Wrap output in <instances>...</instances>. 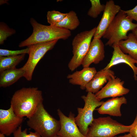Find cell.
Instances as JSON below:
<instances>
[{"label": "cell", "instance_id": "17", "mask_svg": "<svg viewBox=\"0 0 137 137\" xmlns=\"http://www.w3.org/2000/svg\"><path fill=\"white\" fill-rule=\"evenodd\" d=\"M127 103V99L124 96L113 98L104 101L100 107L95 110L101 114L121 117L122 115L120 110L121 106L122 104Z\"/></svg>", "mask_w": 137, "mask_h": 137}, {"label": "cell", "instance_id": "9", "mask_svg": "<svg viewBox=\"0 0 137 137\" xmlns=\"http://www.w3.org/2000/svg\"><path fill=\"white\" fill-rule=\"evenodd\" d=\"M24 120L16 115L11 106L7 110L0 109V131L10 136L21 125Z\"/></svg>", "mask_w": 137, "mask_h": 137}, {"label": "cell", "instance_id": "5", "mask_svg": "<svg viewBox=\"0 0 137 137\" xmlns=\"http://www.w3.org/2000/svg\"><path fill=\"white\" fill-rule=\"evenodd\" d=\"M130 125L126 126L110 117H99L94 119L89 127L87 137H114L129 132Z\"/></svg>", "mask_w": 137, "mask_h": 137}, {"label": "cell", "instance_id": "1", "mask_svg": "<svg viewBox=\"0 0 137 137\" xmlns=\"http://www.w3.org/2000/svg\"><path fill=\"white\" fill-rule=\"evenodd\" d=\"M43 100L42 92L37 88H23L14 93L10 106L16 115L28 118L43 103Z\"/></svg>", "mask_w": 137, "mask_h": 137}, {"label": "cell", "instance_id": "12", "mask_svg": "<svg viewBox=\"0 0 137 137\" xmlns=\"http://www.w3.org/2000/svg\"><path fill=\"white\" fill-rule=\"evenodd\" d=\"M124 82L118 77L111 79L106 85L95 94L99 100L108 97L113 98L128 94L130 90L123 86Z\"/></svg>", "mask_w": 137, "mask_h": 137}, {"label": "cell", "instance_id": "30", "mask_svg": "<svg viewBox=\"0 0 137 137\" xmlns=\"http://www.w3.org/2000/svg\"><path fill=\"white\" fill-rule=\"evenodd\" d=\"M115 137H133L129 133L128 134H125L123 135L118 136H115Z\"/></svg>", "mask_w": 137, "mask_h": 137}, {"label": "cell", "instance_id": "26", "mask_svg": "<svg viewBox=\"0 0 137 137\" xmlns=\"http://www.w3.org/2000/svg\"><path fill=\"white\" fill-rule=\"evenodd\" d=\"M27 130V129L26 128L22 131L21 125L13 133V137H41L38 133L35 132L30 131L28 134Z\"/></svg>", "mask_w": 137, "mask_h": 137}, {"label": "cell", "instance_id": "33", "mask_svg": "<svg viewBox=\"0 0 137 137\" xmlns=\"http://www.w3.org/2000/svg\"><path fill=\"white\" fill-rule=\"evenodd\" d=\"M115 136H114V137H115Z\"/></svg>", "mask_w": 137, "mask_h": 137}, {"label": "cell", "instance_id": "15", "mask_svg": "<svg viewBox=\"0 0 137 137\" xmlns=\"http://www.w3.org/2000/svg\"><path fill=\"white\" fill-rule=\"evenodd\" d=\"M97 72L94 67H84L80 71H77L72 74H68L67 78L69 79L70 83L79 85L81 89L84 90Z\"/></svg>", "mask_w": 137, "mask_h": 137}, {"label": "cell", "instance_id": "27", "mask_svg": "<svg viewBox=\"0 0 137 137\" xmlns=\"http://www.w3.org/2000/svg\"><path fill=\"white\" fill-rule=\"evenodd\" d=\"M124 12L129 18L132 20L135 21L137 24V5L132 9L124 10Z\"/></svg>", "mask_w": 137, "mask_h": 137}, {"label": "cell", "instance_id": "24", "mask_svg": "<svg viewBox=\"0 0 137 137\" xmlns=\"http://www.w3.org/2000/svg\"><path fill=\"white\" fill-rule=\"evenodd\" d=\"M15 30L10 28L5 23L1 22L0 24V44H3L4 41L8 37L15 33Z\"/></svg>", "mask_w": 137, "mask_h": 137}, {"label": "cell", "instance_id": "19", "mask_svg": "<svg viewBox=\"0 0 137 137\" xmlns=\"http://www.w3.org/2000/svg\"><path fill=\"white\" fill-rule=\"evenodd\" d=\"M118 46L124 53L137 61V40L132 33L128 35L127 39L120 41Z\"/></svg>", "mask_w": 137, "mask_h": 137}, {"label": "cell", "instance_id": "2", "mask_svg": "<svg viewBox=\"0 0 137 137\" xmlns=\"http://www.w3.org/2000/svg\"><path fill=\"white\" fill-rule=\"evenodd\" d=\"M30 23L33 32L27 39L21 42L19 46L22 47L31 45L48 43L56 40H65L71 35L70 30L53 25H46L38 23L31 18Z\"/></svg>", "mask_w": 137, "mask_h": 137}, {"label": "cell", "instance_id": "22", "mask_svg": "<svg viewBox=\"0 0 137 137\" xmlns=\"http://www.w3.org/2000/svg\"><path fill=\"white\" fill-rule=\"evenodd\" d=\"M91 6L87 12L88 15L93 18H97L105 8V5L101 4L99 0H90Z\"/></svg>", "mask_w": 137, "mask_h": 137}, {"label": "cell", "instance_id": "25", "mask_svg": "<svg viewBox=\"0 0 137 137\" xmlns=\"http://www.w3.org/2000/svg\"><path fill=\"white\" fill-rule=\"evenodd\" d=\"M29 50L28 47L26 48L15 50L0 49V56H10L18 55L21 54H28Z\"/></svg>", "mask_w": 137, "mask_h": 137}, {"label": "cell", "instance_id": "20", "mask_svg": "<svg viewBox=\"0 0 137 137\" xmlns=\"http://www.w3.org/2000/svg\"><path fill=\"white\" fill-rule=\"evenodd\" d=\"M80 24L77 14L73 11H71L61 22L55 26L70 30L76 29Z\"/></svg>", "mask_w": 137, "mask_h": 137}, {"label": "cell", "instance_id": "18", "mask_svg": "<svg viewBox=\"0 0 137 137\" xmlns=\"http://www.w3.org/2000/svg\"><path fill=\"white\" fill-rule=\"evenodd\" d=\"M0 87L5 88L12 85L23 77L24 71L22 67L6 70L0 72Z\"/></svg>", "mask_w": 137, "mask_h": 137}, {"label": "cell", "instance_id": "14", "mask_svg": "<svg viewBox=\"0 0 137 137\" xmlns=\"http://www.w3.org/2000/svg\"><path fill=\"white\" fill-rule=\"evenodd\" d=\"M112 47L113 51L112 57L109 62L103 69H108L113 66L121 63H124L128 65L132 69L133 72V77L137 80V61L128 55L124 53L120 49L118 44H114Z\"/></svg>", "mask_w": 137, "mask_h": 137}, {"label": "cell", "instance_id": "7", "mask_svg": "<svg viewBox=\"0 0 137 137\" xmlns=\"http://www.w3.org/2000/svg\"><path fill=\"white\" fill-rule=\"evenodd\" d=\"M81 98L84 102V105L83 108H77L78 114L75 119L80 131L86 136L89 126L91 124L94 119V111L96 108L100 106L104 101L99 100L95 94L90 92H88L86 96H82Z\"/></svg>", "mask_w": 137, "mask_h": 137}, {"label": "cell", "instance_id": "31", "mask_svg": "<svg viewBox=\"0 0 137 137\" xmlns=\"http://www.w3.org/2000/svg\"><path fill=\"white\" fill-rule=\"evenodd\" d=\"M5 135L3 133H0V137H5Z\"/></svg>", "mask_w": 137, "mask_h": 137}, {"label": "cell", "instance_id": "11", "mask_svg": "<svg viewBox=\"0 0 137 137\" xmlns=\"http://www.w3.org/2000/svg\"><path fill=\"white\" fill-rule=\"evenodd\" d=\"M105 8L99 24L97 27L94 38L100 39L114 18L121 9L120 6L115 4L112 0L107 2Z\"/></svg>", "mask_w": 137, "mask_h": 137}, {"label": "cell", "instance_id": "28", "mask_svg": "<svg viewBox=\"0 0 137 137\" xmlns=\"http://www.w3.org/2000/svg\"><path fill=\"white\" fill-rule=\"evenodd\" d=\"M130 126L129 133L133 137H137V113L133 122Z\"/></svg>", "mask_w": 137, "mask_h": 137}, {"label": "cell", "instance_id": "13", "mask_svg": "<svg viewBox=\"0 0 137 137\" xmlns=\"http://www.w3.org/2000/svg\"><path fill=\"white\" fill-rule=\"evenodd\" d=\"M104 45L100 39L94 38L82 62L83 67H89L92 63L98 64L105 58Z\"/></svg>", "mask_w": 137, "mask_h": 137}, {"label": "cell", "instance_id": "8", "mask_svg": "<svg viewBox=\"0 0 137 137\" xmlns=\"http://www.w3.org/2000/svg\"><path fill=\"white\" fill-rule=\"evenodd\" d=\"M58 40L29 46L28 59L22 67L24 71V77L28 81L31 80L32 74L37 65L48 51L52 49Z\"/></svg>", "mask_w": 137, "mask_h": 137}, {"label": "cell", "instance_id": "10", "mask_svg": "<svg viewBox=\"0 0 137 137\" xmlns=\"http://www.w3.org/2000/svg\"><path fill=\"white\" fill-rule=\"evenodd\" d=\"M60 124L57 135L61 137H87L80 131L75 121V115L70 112L68 116L65 115L60 109L57 110Z\"/></svg>", "mask_w": 137, "mask_h": 137}, {"label": "cell", "instance_id": "6", "mask_svg": "<svg viewBox=\"0 0 137 137\" xmlns=\"http://www.w3.org/2000/svg\"><path fill=\"white\" fill-rule=\"evenodd\" d=\"M96 27L77 34L72 43L73 56L68 64L69 70L73 71L82 65L89 49L91 40L95 33Z\"/></svg>", "mask_w": 137, "mask_h": 137}, {"label": "cell", "instance_id": "4", "mask_svg": "<svg viewBox=\"0 0 137 137\" xmlns=\"http://www.w3.org/2000/svg\"><path fill=\"white\" fill-rule=\"evenodd\" d=\"M132 21L127 16L124 10L121 9L102 37L103 38L108 40L106 45L112 46L114 44H118L121 40L127 39L128 32L137 27V24L133 23Z\"/></svg>", "mask_w": 137, "mask_h": 137}, {"label": "cell", "instance_id": "29", "mask_svg": "<svg viewBox=\"0 0 137 137\" xmlns=\"http://www.w3.org/2000/svg\"><path fill=\"white\" fill-rule=\"evenodd\" d=\"M132 33L137 40V27L132 31Z\"/></svg>", "mask_w": 137, "mask_h": 137}, {"label": "cell", "instance_id": "3", "mask_svg": "<svg viewBox=\"0 0 137 137\" xmlns=\"http://www.w3.org/2000/svg\"><path fill=\"white\" fill-rule=\"evenodd\" d=\"M28 118L27 126L41 137H52L56 135L60 128L59 121L49 114L45 109L43 103Z\"/></svg>", "mask_w": 137, "mask_h": 137}, {"label": "cell", "instance_id": "23", "mask_svg": "<svg viewBox=\"0 0 137 137\" xmlns=\"http://www.w3.org/2000/svg\"><path fill=\"white\" fill-rule=\"evenodd\" d=\"M67 14V13H62L55 10L48 11L47 14V22L50 25L55 26L61 21Z\"/></svg>", "mask_w": 137, "mask_h": 137}, {"label": "cell", "instance_id": "16", "mask_svg": "<svg viewBox=\"0 0 137 137\" xmlns=\"http://www.w3.org/2000/svg\"><path fill=\"white\" fill-rule=\"evenodd\" d=\"M113 71L103 69L97 72L92 80L86 85L87 92L96 93L102 88L103 85L112 78L115 77Z\"/></svg>", "mask_w": 137, "mask_h": 137}, {"label": "cell", "instance_id": "32", "mask_svg": "<svg viewBox=\"0 0 137 137\" xmlns=\"http://www.w3.org/2000/svg\"><path fill=\"white\" fill-rule=\"evenodd\" d=\"M52 137H61L57 135H56Z\"/></svg>", "mask_w": 137, "mask_h": 137}, {"label": "cell", "instance_id": "21", "mask_svg": "<svg viewBox=\"0 0 137 137\" xmlns=\"http://www.w3.org/2000/svg\"><path fill=\"white\" fill-rule=\"evenodd\" d=\"M25 54L10 56H0V72L16 68V66L24 60Z\"/></svg>", "mask_w": 137, "mask_h": 137}]
</instances>
